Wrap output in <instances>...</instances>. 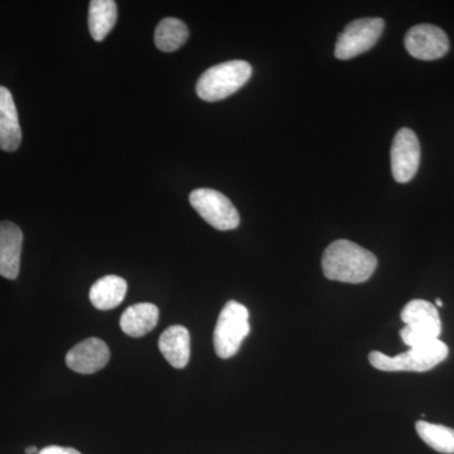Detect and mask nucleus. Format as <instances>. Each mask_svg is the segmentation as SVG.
<instances>
[{
	"label": "nucleus",
	"instance_id": "21",
	"mask_svg": "<svg viewBox=\"0 0 454 454\" xmlns=\"http://www.w3.org/2000/svg\"><path fill=\"white\" fill-rule=\"evenodd\" d=\"M435 307H437V309H442V307H443V301L437 298V300H435Z\"/></svg>",
	"mask_w": 454,
	"mask_h": 454
},
{
	"label": "nucleus",
	"instance_id": "20",
	"mask_svg": "<svg viewBox=\"0 0 454 454\" xmlns=\"http://www.w3.org/2000/svg\"><path fill=\"white\" fill-rule=\"evenodd\" d=\"M26 454H40V450H38L37 447L31 446L26 448Z\"/></svg>",
	"mask_w": 454,
	"mask_h": 454
},
{
	"label": "nucleus",
	"instance_id": "15",
	"mask_svg": "<svg viewBox=\"0 0 454 454\" xmlns=\"http://www.w3.org/2000/svg\"><path fill=\"white\" fill-rule=\"evenodd\" d=\"M127 291L128 284L122 278L106 276L94 283L90 289L89 297L95 309L109 310L121 306Z\"/></svg>",
	"mask_w": 454,
	"mask_h": 454
},
{
	"label": "nucleus",
	"instance_id": "14",
	"mask_svg": "<svg viewBox=\"0 0 454 454\" xmlns=\"http://www.w3.org/2000/svg\"><path fill=\"white\" fill-rule=\"evenodd\" d=\"M160 309L152 303H138L124 310L121 317L122 333L139 339L151 333L158 325Z\"/></svg>",
	"mask_w": 454,
	"mask_h": 454
},
{
	"label": "nucleus",
	"instance_id": "9",
	"mask_svg": "<svg viewBox=\"0 0 454 454\" xmlns=\"http://www.w3.org/2000/svg\"><path fill=\"white\" fill-rule=\"evenodd\" d=\"M405 49L409 55L423 61L442 59L450 51L446 32L433 25H418L405 35Z\"/></svg>",
	"mask_w": 454,
	"mask_h": 454
},
{
	"label": "nucleus",
	"instance_id": "5",
	"mask_svg": "<svg viewBox=\"0 0 454 454\" xmlns=\"http://www.w3.org/2000/svg\"><path fill=\"white\" fill-rule=\"evenodd\" d=\"M249 310L236 301H229L221 310L214 333L217 356L227 360L235 356L250 333Z\"/></svg>",
	"mask_w": 454,
	"mask_h": 454
},
{
	"label": "nucleus",
	"instance_id": "2",
	"mask_svg": "<svg viewBox=\"0 0 454 454\" xmlns=\"http://www.w3.org/2000/svg\"><path fill=\"white\" fill-rule=\"evenodd\" d=\"M252 74V66L240 59L212 66L197 82V95L208 103L223 100L243 88Z\"/></svg>",
	"mask_w": 454,
	"mask_h": 454
},
{
	"label": "nucleus",
	"instance_id": "8",
	"mask_svg": "<svg viewBox=\"0 0 454 454\" xmlns=\"http://www.w3.org/2000/svg\"><path fill=\"white\" fill-rule=\"evenodd\" d=\"M420 163V145L417 134L408 128L397 131L391 146V172L399 184H408L417 175Z\"/></svg>",
	"mask_w": 454,
	"mask_h": 454
},
{
	"label": "nucleus",
	"instance_id": "7",
	"mask_svg": "<svg viewBox=\"0 0 454 454\" xmlns=\"http://www.w3.org/2000/svg\"><path fill=\"white\" fill-rule=\"evenodd\" d=\"M381 18H363L346 27L337 40L334 55L339 59H351L372 50L384 32Z\"/></svg>",
	"mask_w": 454,
	"mask_h": 454
},
{
	"label": "nucleus",
	"instance_id": "17",
	"mask_svg": "<svg viewBox=\"0 0 454 454\" xmlns=\"http://www.w3.org/2000/svg\"><path fill=\"white\" fill-rule=\"evenodd\" d=\"M187 26L177 18H164L154 33L155 46L163 52H175L188 40Z\"/></svg>",
	"mask_w": 454,
	"mask_h": 454
},
{
	"label": "nucleus",
	"instance_id": "13",
	"mask_svg": "<svg viewBox=\"0 0 454 454\" xmlns=\"http://www.w3.org/2000/svg\"><path fill=\"white\" fill-rule=\"evenodd\" d=\"M167 363L175 369H184L191 357V336L184 325H170L158 340Z\"/></svg>",
	"mask_w": 454,
	"mask_h": 454
},
{
	"label": "nucleus",
	"instance_id": "12",
	"mask_svg": "<svg viewBox=\"0 0 454 454\" xmlns=\"http://www.w3.org/2000/svg\"><path fill=\"white\" fill-rule=\"evenodd\" d=\"M22 142V130L16 104L11 91L0 86V149L5 152H16Z\"/></svg>",
	"mask_w": 454,
	"mask_h": 454
},
{
	"label": "nucleus",
	"instance_id": "18",
	"mask_svg": "<svg viewBox=\"0 0 454 454\" xmlns=\"http://www.w3.org/2000/svg\"><path fill=\"white\" fill-rule=\"evenodd\" d=\"M415 429L424 443L433 450L439 453L454 454V429L424 420L417 422Z\"/></svg>",
	"mask_w": 454,
	"mask_h": 454
},
{
	"label": "nucleus",
	"instance_id": "19",
	"mask_svg": "<svg viewBox=\"0 0 454 454\" xmlns=\"http://www.w3.org/2000/svg\"><path fill=\"white\" fill-rule=\"evenodd\" d=\"M40 454H82L74 448H66L59 446H50L40 450Z\"/></svg>",
	"mask_w": 454,
	"mask_h": 454
},
{
	"label": "nucleus",
	"instance_id": "10",
	"mask_svg": "<svg viewBox=\"0 0 454 454\" xmlns=\"http://www.w3.org/2000/svg\"><path fill=\"white\" fill-rule=\"evenodd\" d=\"M110 360V349L100 339L83 340L66 355V364L74 372L90 375L100 372Z\"/></svg>",
	"mask_w": 454,
	"mask_h": 454
},
{
	"label": "nucleus",
	"instance_id": "4",
	"mask_svg": "<svg viewBox=\"0 0 454 454\" xmlns=\"http://www.w3.org/2000/svg\"><path fill=\"white\" fill-rule=\"evenodd\" d=\"M400 317L405 325L400 331V337L409 348H417L439 340L442 333L441 316L437 307L430 301H411L403 309Z\"/></svg>",
	"mask_w": 454,
	"mask_h": 454
},
{
	"label": "nucleus",
	"instance_id": "6",
	"mask_svg": "<svg viewBox=\"0 0 454 454\" xmlns=\"http://www.w3.org/2000/svg\"><path fill=\"white\" fill-rule=\"evenodd\" d=\"M190 203L206 223L221 231L234 230L240 215L225 195L211 188H199L190 195Z\"/></svg>",
	"mask_w": 454,
	"mask_h": 454
},
{
	"label": "nucleus",
	"instance_id": "11",
	"mask_svg": "<svg viewBox=\"0 0 454 454\" xmlns=\"http://www.w3.org/2000/svg\"><path fill=\"white\" fill-rule=\"evenodd\" d=\"M23 232L16 223H0V276L14 280L20 276Z\"/></svg>",
	"mask_w": 454,
	"mask_h": 454
},
{
	"label": "nucleus",
	"instance_id": "1",
	"mask_svg": "<svg viewBox=\"0 0 454 454\" xmlns=\"http://www.w3.org/2000/svg\"><path fill=\"white\" fill-rule=\"evenodd\" d=\"M378 267V259L369 250L349 240L328 245L322 256V270L327 279L360 284L367 282Z\"/></svg>",
	"mask_w": 454,
	"mask_h": 454
},
{
	"label": "nucleus",
	"instance_id": "16",
	"mask_svg": "<svg viewBox=\"0 0 454 454\" xmlns=\"http://www.w3.org/2000/svg\"><path fill=\"white\" fill-rule=\"evenodd\" d=\"M118 18V7L114 0H92L89 7V31L95 41L109 35Z\"/></svg>",
	"mask_w": 454,
	"mask_h": 454
},
{
	"label": "nucleus",
	"instance_id": "3",
	"mask_svg": "<svg viewBox=\"0 0 454 454\" xmlns=\"http://www.w3.org/2000/svg\"><path fill=\"white\" fill-rule=\"evenodd\" d=\"M450 354L446 343L441 340H433L427 345L411 348L404 354L390 357L380 351L370 352L369 361L372 366L380 372H426L443 363Z\"/></svg>",
	"mask_w": 454,
	"mask_h": 454
}]
</instances>
